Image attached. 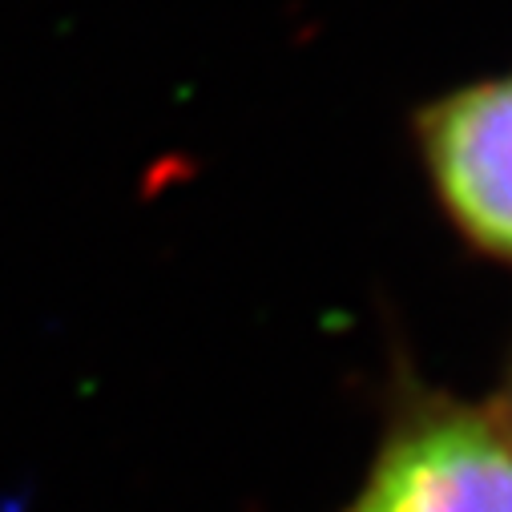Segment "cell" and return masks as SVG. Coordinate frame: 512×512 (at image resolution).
<instances>
[{
  "mask_svg": "<svg viewBox=\"0 0 512 512\" xmlns=\"http://www.w3.org/2000/svg\"><path fill=\"white\" fill-rule=\"evenodd\" d=\"M339 512H512V432L492 400L440 388L396 351L371 456Z\"/></svg>",
  "mask_w": 512,
  "mask_h": 512,
  "instance_id": "obj_1",
  "label": "cell"
},
{
  "mask_svg": "<svg viewBox=\"0 0 512 512\" xmlns=\"http://www.w3.org/2000/svg\"><path fill=\"white\" fill-rule=\"evenodd\" d=\"M412 150L456 242L512 271V69L424 97L412 109Z\"/></svg>",
  "mask_w": 512,
  "mask_h": 512,
  "instance_id": "obj_2",
  "label": "cell"
},
{
  "mask_svg": "<svg viewBox=\"0 0 512 512\" xmlns=\"http://www.w3.org/2000/svg\"><path fill=\"white\" fill-rule=\"evenodd\" d=\"M492 408L500 412V420H504L508 432H512V343H508V359H504V371H500V388H496Z\"/></svg>",
  "mask_w": 512,
  "mask_h": 512,
  "instance_id": "obj_3",
  "label": "cell"
}]
</instances>
